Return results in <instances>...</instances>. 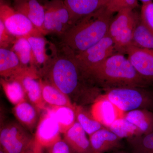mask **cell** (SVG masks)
Here are the masks:
<instances>
[{
  "mask_svg": "<svg viewBox=\"0 0 153 153\" xmlns=\"http://www.w3.org/2000/svg\"><path fill=\"white\" fill-rule=\"evenodd\" d=\"M108 128L120 139L143 135L135 126L126 120L124 118L115 121Z\"/></svg>",
  "mask_w": 153,
  "mask_h": 153,
  "instance_id": "28",
  "label": "cell"
},
{
  "mask_svg": "<svg viewBox=\"0 0 153 153\" xmlns=\"http://www.w3.org/2000/svg\"><path fill=\"white\" fill-rule=\"evenodd\" d=\"M52 49L49 61L39 71L41 79L49 82L70 99L92 94L94 90L91 85L94 83L79 67L75 53L62 45L60 50H57L53 46Z\"/></svg>",
  "mask_w": 153,
  "mask_h": 153,
  "instance_id": "1",
  "label": "cell"
},
{
  "mask_svg": "<svg viewBox=\"0 0 153 153\" xmlns=\"http://www.w3.org/2000/svg\"><path fill=\"white\" fill-rule=\"evenodd\" d=\"M13 111L18 122L23 127L30 132L36 130L40 113L33 104L26 100L15 105Z\"/></svg>",
  "mask_w": 153,
  "mask_h": 153,
  "instance_id": "17",
  "label": "cell"
},
{
  "mask_svg": "<svg viewBox=\"0 0 153 153\" xmlns=\"http://www.w3.org/2000/svg\"><path fill=\"white\" fill-rule=\"evenodd\" d=\"M39 71L36 67H27L13 79L19 81L25 91L27 100L33 104L41 113L47 108L43 100L40 83Z\"/></svg>",
  "mask_w": 153,
  "mask_h": 153,
  "instance_id": "9",
  "label": "cell"
},
{
  "mask_svg": "<svg viewBox=\"0 0 153 153\" xmlns=\"http://www.w3.org/2000/svg\"><path fill=\"white\" fill-rule=\"evenodd\" d=\"M0 19L9 33L16 38L44 36L29 19L7 4L0 10Z\"/></svg>",
  "mask_w": 153,
  "mask_h": 153,
  "instance_id": "8",
  "label": "cell"
},
{
  "mask_svg": "<svg viewBox=\"0 0 153 153\" xmlns=\"http://www.w3.org/2000/svg\"><path fill=\"white\" fill-rule=\"evenodd\" d=\"M0 153H5L4 151L3 150L2 148L1 147V145H0Z\"/></svg>",
  "mask_w": 153,
  "mask_h": 153,
  "instance_id": "38",
  "label": "cell"
},
{
  "mask_svg": "<svg viewBox=\"0 0 153 153\" xmlns=\"http://www.w3.org/2000/svg\"><path fill=\"white\" fill-rule=\"evenodd\" d=\"M114 153H126L125 152H115Z\"/></svg>",
  "mask_w": 153,
  "mask_h": 153,
  "instance_id": "40",
  "label": "cell"
},
{
  "mask_svg": "<svg viewBox=\"0 0 153 153\" xmlns=\"http://www.w3.org/2000/svg\"><path fill=\"white\" fill-rule=\"evenodd\" d=\"M59 126L56 120L48 108L43 111L34 136L44 149L61 139Z\"/></svg>",
  "mask_w": 153,
  "mask_h": 153,
  "instance_id": "11",
  "label": "cell"
},
{
  "mask_svg": "<svg viewBox=\"0 0 153 153\" xmlns=\"http://www.w3.org/2000/svg\"><path fill=\"white\" fill-rule=\"evenodd\" d=\"M140 19L143 24L153 33V2L147 5L142 6Z\"/></svg>",
  "mask_w": 153,
  "mask_h": 153,
  "instance_id": "31",
  "label": "cell"
},
{
  "mask_svg": "<svg viewBox=\"0 0 153 153\" xmlns=\"http://www.w3.org/2000/svg\"><path fill=\"white\" fill-rule=\"evenodd\" d=\"M63 140L71 153H92L86 133L76 121L63 134Z\"/></svg>",
  "mask_w": 153,
  "mask_h": 153,
  "instance_id": "15",
  "label": "cell"
},
{
  "mask_svg": "<svg viewBox=\"0 0 153 153\" xmlns=\"http://www.w3.org/2000/svg\"><path fill=\"white\" fill-rule=\"evenodd\" d=\"M47 108L56 120L60 133H65L76 122L74 108L68 107L48 106Z\"/></svg>",
  "mask_w": 153,
  "mask_h": 153,
  "instance_id": "21",
  "label": "cell"
},
{
  "mask_svg": "<svg viewBox=\"0 0 153 153\" xmlns=\"http://www.w3.org/2000/svg\"><path fill=\"white\" fill-rule=\"evenodd\" d=\"M103 96L125 113L140 109L153 111V94L143 88H114L108 90Z\"/></svg>",
  "mask_w": 153,
  "mask_h": 153,
  "instance_id": "4",
  "label": "cell"
},
{
  "mask_svg": "<svg viewBox=\"0 0 153 153\" xmlns=\"http://www.w3.org/2000/svg\"><path fill=\"white\" fill-rule=\"evenodd\" d=\"M124 54L137 73L149 83H153V49L129 45Z\"/></svg>",
  "mask_w": 153,
  "mask_h": 153,
  "instance_id": "10",
  "label": "cell"
},
{
  "mask_svg": "<svg viewBox=\"0 0 153 153\" xmlns=\"http://www.w3.org/2000/svg\"><path fill=\"white\" fill-rule=\"evenodd\" d=\"M44 150V148L36 140L34 137L30 146L23 153H45Z\"/></svg>",
  "mask_w": 153,
  "mask_h": 153,
  "instance_id": "34",
  "label": "cell"
},
{
  "mask_svg": "<svg viewBox=\"0 0 153 153\" xmlns=\"http://www.w3.org/2000/svg\"><path fill=\"white\" fill-rule=\"evenodd\" d=\"M44 8V28L46 35L54 34L61 37L66 32V29L58 19L53 1L46 5Z\"/></svg>",
  "mask_w": 153,
  "mask_h": 153,
  "instance_id": "22",
  "label": "cell"
},
{
  "mask_svg": "<svg viewBox=\"0 0 153 153\" xmlns=\"http://www.w3.org/2000/svg\"><path fill=\"white\" fill-rule=\"evenodd\" d=\"M138 6V2L136 0H108L105 8L114 14L126 9L134 10Z\"/></svg>",
  "mask_w": 153,
  "mask_h": 153,
  "instance_id": "30",
  "label": "cell"
},
{
  "mask_svg": "<svg viewBox=\"0 0 153 153\" xmlns=\"http://www.w3.org/2000/svg\"><path fill=\"white\" fill-rule=\"evenodd\" d=\"M140 1L142 3V6L147 5L153 2V1L152 0H141Z\"/></svg>",
  "mask_w": 153,
  "mask_h": 153,
  "instance_id": "36",
  "label": "cell"
},
{
  "mask_svg": "<svg viewBox=\"0 0 153 153\" xmlns=\"http://www.w3.org/2000/svg\"><path fill=\"white\" fill-rule=\"evenodd\" d=\"M16 39L9 33L4 22L0 19V49H9L13 46Z\"/></svg>",
  "mask_w": 153,
  "mask_h": 153,
  "instance_id": "32",
  "label": "cell"
},
{
  "mask_svg": "<svg viewBox=\"0 0 153 153\" xmlns=\"http://www.w3.org/2000/svg\"><path fill=\"white\" fill-rule=\"evenodd\" d=\"M28 67L21 64L17 55L11 49H0V76L10 79Z\"/></svg>",
  "mask_w": 153,
  "mask_h": 153,
  "instance_id": "18",
  "label": "cell"
},
{
  "mask_svg": "<svg viewBox=\"0 0 153 153\" xmlns=\"http://www.w3.org/2000/svg\"><path fill=\"white\" fill-rule=\"evenodd\" d=\"M14 10L25 16L44 36L45 8L36 0H17L14 2Z\"/></svg>",
  "mask_w": 153,
  "mask_h": 153,
  "instance_id": "14",
  "label": "cell"
},
{
  "mask_svg": "<svg viewBox=\"0 0 153 153\" xmlns=\"http://www.w3.org/2000/svg\"><path fill=\"white\" fill-rule=\"evenodd\" d=\"M89 136L93 153H104L120 146V139L107 128H102Z\"/></svg>",
  "mask_w": 153,
  "mask_h": 153,
  "instance_id": "16",
  "label": "cell"
},
{
  "mask_svg": "<svg viewBox=\"0 0 153 153\" xmlns=\"http://www.w3.org/2000/svg\"><path fill=\"white\" fill-rule=\"evenodd\" d=\"M116 53L114 43L108 34L88 49L75 54V57L79 67L86 75L88 71L99 66Z\"/></svg>",
  "mask_w": 153,
  "mask_h": 153,
  "instance_id": "6",
  "label": "cell"
},
{
  "mask_svg": "<svg viewBox=\"0 0 153 153\" xmlns=\"http://www.w3.org/2000/svg\"><path fill=\"white\" fill-rule=\"evenodd\" d=\"M0 85L7 98L14 105L27 100L22 84L17 80L1 78Z\"/></svg>",
  "mask_w": 153,
  "mask_h": 153,
  "instance_id": "24",
  "label": "cell"
},
{
  "mask_svg": "<svg viewBox=\"0 0 153 153\" xmlns=\"http://www.w3.org/2000/svg\"></svg>",
  "mask_w": 153,
  "mask_h": 153,
  "instance_id": "41",
  "label": "cell"
},
{
  "mask_svg": "<svg viewBox=\"0 0 153 153\" xmlns=\"http://www.w3.org/2000/svg\"><path fill=\"white\" fill-rule=\"evenodd\" d=\"M124 118L135 126L143 135L153 131V112L151 111L134 110L126 112Z\"/></svg>",
  "mask_w": 153,
  "mask_h": 153,
  "instance_id": "20",
  "label": "cell"
},
{
  "mask_svg": "<svg viewBox=\"0 0 153 153\" xmlns=\"http://www.w3.org/2000/svg\"><path fill=\"white\" fill-rule=\"evenodd\" d=\"M108 1L65 0L63 1L69 13L70 27L79 19L105 7Z\"/></svg>",
  "mask_w": 153,
  "mask_h": 153,
  "instance_id": "13",
  "label": "cell"
},
{
  "mask_svg": "<svg viewBox=\"0 0 153 153\" xmlns=\"http://www.w3.org/2000/svg\"><path fill=\"white\" fill-rule=\"evenodd\" d=\"M125 113L103 95L95 100L90 110L92 117L107 128L115 121L124 118Z\"/></svg>",
  "mask_w": 153,
  "mask_h": 153,
  "instance_id": "12",
  "label": "cell"
},
{
  "mask_svg": "<svg viewBox=\"0 0 153 153\" xmlns=\"http://www.w3.org/2000/svg\"><path fill=\"white\" fill-rule=\"evenodd\" d=\"M25 38L31 46L36 67L39 71L46 66L50 58L46 49L47 41L44 36H30Z\"/></svg>",
  "mask_w": 153,
  "mask_h": 153,
  "instance_id": "23",
  "label": "cell"
},
{
  "mask_svg": "<svg viewBox=\"0 0 153 153\" xmlns=\"http://www.w3.org/2000/svg\"><path fill=\"white\" fill-rule=\"evenodd\" d=\"M133 10L126 9L119 12L111 22L108 34L112 38L117 53L125 55V49L131 43L140 17Z\"/></svg>",
  "mask_w": 153,
  "mask_h": 153,
  "instance_id": "5",
  "label": "cell"
},
{
  "mask_svg": "<svg viewBox=\"0 0 153 153\" xmlns=\"http://www.w3.org/2000/svg\"><path fill=\"white\" fill-rule=\"evenodd\" d=\"M11 50L17 55L23 66L37 68L32 48L26 38H16Z\"/></svg>",
  "mask_w": 153,
  "mask_h": 153,
  "instance_id": "25",
  "label": "cell"
},
{
  "mask_svg": "<svg viewBox=\"0 0 153 153\" xmlns=\"http://www.w3.org/2000/svg\"><path fill=\"white\" fill-rule=\"evenodd\" d=\"M86 75L94 83L108 90L117 88H143L150 84L137 73L124 54L119 53L88 71Z\"/></svg>",
  "mask_w": 153,
  "mask_h": 153,
  "instance_id": "3",
  "label": "cell"
},
{
  "mask_svg": "<svg viewBox=\"0 0 153 153\" xmlns=\"http://www.w3.org/2000/svg\"><path fill=\"white\" fill-rule=\"evenodd\" d=\"M44 149L46 153H71L68 145L62 139Z\"/></svg>",
  "mask_w": 153,
  "mask_h": 153,
  "instance_id": "33",
  "label": "cell"
},
{
  "mask_svg": "<svg viewBox=\"0 0 153 153\" xmlns=\"http://www.w3.org/2000/svg\"><path fill=\"white\" fill-rule=\"evenodd\" d=\"M5 116L4 111H0V131L4 125Z\"/></svg>",
  "mask_w": 153,
  "mask_h": 153,
  "instance_id": "35",
  "label": "cell"
},
{
  "mask_svg": "<svg viewBox=\"0 0 153 153\" xmlns=\"http://www.w3.org/2000/svg\"><path fill=\"white\" fill-rule=\"evenodd\" d=\"M5 4H6L5 1H1V0H0V10L1 8Z\"/></svg>",
  "mask_w": 153,
  "mask_h": 153,
  "instance_id": "37",
  "label": "cell"
},
{
  "mask_svg": "<svg viewBox=\"0 0 153 153\" xmlns=\"http://www.w3.org/2000/svg\"><path fill=\"white\" fill-rule=\"evenodd\" d=\"M40 83L43 100L47 106L68 107L74 108V104L66 94L46 80L40 78Z\"/></svg>",
  "mask_w": 153,
  "mask_h": 153,
  "instance_id": "19",
  "label": "cell"
},
{
  "mask_svg": "<svg viewBox=\"0 0 153 153\" xmlns=\"http://www.w3.org/2000/svg\"><path fill=\"white\" fill-rule=\"evenodd\" d=\"M74 110L76 121L88 135L103 128L101 124L95 120L82 107L74 104Z\"/></svg>",
  "mask_w": 153,
  "mask_h": 153,
  "instance_id": "27",
  "label": "cell"
},
{
  "mask_svg": "<svg viewBox=\"0 0 153 153\" xmlns=\"http://www.w3.org/2000/svg\"><path fill=\"white\" fill-rule=\"evenodd\" d=\"M4 111V109H3L2 106V105H1V104H0V111Z\"/></svg>",
  "mask_w": 153,
  "mask_h": 153,
  "instance_id": "39",
  "label": "cell"
},
{
  "mask_svg": "<svg viewBox=\"0 0 153 153\" xmlns=\"http://www.w3.org/2000/svg\"><path fill=\"white\" fill-rule=\"evenodd\" d=\"M130 45L143 49H153V33L143 24L140 17L135 27Z\"/></svg>",
  "mask_w": 153,
  "mask_h": 153,
  "instance_id": "26",
  "label": "cell"
},
{
  "mask_svg": "<svg viewBox=\"0 0 153 153\" xmlns=\"http://www.w3.org/2000/svg\"><path fill=\"white\" fill-rule=\"evenodd\" d=\"M113 15L105 7L79 19L61 36V45L75 54L85 51L108 34Z\"/></svg>",
  "mask_w": 153,
  "mask_h": 153,
  "instance_id": "2",
  "label": "cell"
},
{
  "mask_svg": "<svg viewBox=\"0 0 153 153\" xmlns=\"http://www.w3.org/2000/svg\"><path fill=\"white\" fill-rule=\"evenodd\" d=\"M132 153H153V131L129 140Z\"/></svg>",
  "mask_w": 153,
  "mask_h": 153,
  "instance_id": "29",
  "label": "cell"
},
{
  "mask_svg": "<svg viewBox=\"0 0 153 153\" xmlns=\"http://www.w3.org/2000/svg\"><path fill=\"white\" fill-rule=\"evenodd\" d=\"M34 136L17 122L5 123L0 131V145L5 153H23Z\"/></svg>",
  "mask_w": 153,
  "mask_h": 153,
  "instance_id": "7",
  "label": "cell"
}]
</instances>
